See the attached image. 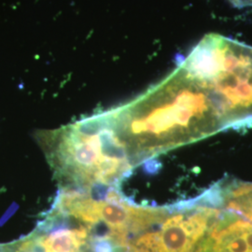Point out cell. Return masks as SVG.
I'll return each mask as SVG.
<instances>
[{
	"label": "cell",
	"mask_w": 252,
	"mask_h": 252,
	"mask_svg": "<svg viewBox=\"0 0 252 252\" xmlns=\"http://www.w3.org/2000/svg\"><path fill=\"white\" fill-rule=\"evenodd\" d=\"M107 113L132 169L226 129L211 95L180 63L144 94Z\"/></svg>",
	"instance_id": "obj_1"
},
{
	"label": "cell",
	"mask_w": 252,
	"mask_h": 252,
	"mask_svg": "<svg viewBox=\"0 0 252 252\" xmlns=\"http://www.w3.org/2000/svg\"><path fill=\"white\" fill-rule=\"evenodd\" d=\"M180 64L211 95L225 128L252 126V46L207 34Z\"/></svg>",
	"instance_id": "obj_2"
},
{
	"label": "cell",
	"mask_w": 252,
	"mask_h": 252,
	"mask_svg": "<svg viewBox=\"0 0 252 252\" xmlns=\"http://www.w3.org/2000/svg\"><path fill=\"white\" fill-rule=\"evenodd\" d=\"M222 212L217 186L188 203L152 207L143 227L120 252H195Z\"/></svg>",
	"instance_id": "obj_3"
},
{
	"label": "cell",
	"mask_w": 252,
	"mask_h": 252,
	"mask_svg": "<svg viewBox=\"0 0 252 252\" xmlns=\"http://www.w3.org/2000/svg\"><path fill=\"white\" fill-rule=\"evenodd\" d=\"M204 252H252V221L223 209L200 243Z\"/></svg>",
	"instance_id": "obj_4"
},
{
	"label": "cell",
	"mask_w": 252,
	"mask_h": 252,
	"mask_svg": "<svg viewBox=\"0 0 252 252\" xmlns=\"http://www.w3.org/2000/svg\"><path fill=\"white\" fill-rule=\"evenodd\" d=\"M217 186L220 207L252 221V183L232 181Z\"/></svg>",
	"instance_id": "obj_5"
},
{
	"label": "cell",
	"mask_w": 252,
	"mask_h": 252,
	"mask_svg": "<svg viewBox=\"0 0 252 252\" xmlns=\"http://www.w3.org/2000/svg\"><path fill=\"white\" fill-rule=\"evenodd\" d=\"M234 6L237 8L252 7V0H229Z\"/></svg>",
	"instance_id": "obj_6"
},
{
	"label": "cell",
	"mask_w": 252,
	"mask_h": 252,
	"mask_svg": "<svg viewBox=\"0 0 252 252\" xmlns=\"http://www.w3.org/2000/svg\"><path fill=\"white\" fill-rule=\"evenodd\" d=\"M85 252H92V251H91V246L90 248H89V250H87V251H86Z\"/></svg>",
	"instance_id": "obj_7"
}]
</instances>
